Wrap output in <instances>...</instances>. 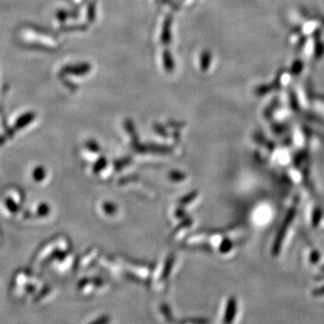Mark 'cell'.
<instances>
[{"instance_id":"cell-1","label":"cell","mask_w":324,"mask_h":324,"mask_svg":"<svg viewBox=\"0 0 324 324\" xmlns=\"http://www.w3.org/2000/svg\"><path fill=\"white\" fill-rule=\"evenodd\" d=\"M295 215H296V210L292 208L291 210H289V212L287 213L286 217L284 219L283 222L280 226L279 232L276 234V236H275V242L273 243V247H272V253H273V255L275 256V255L279 254L280 249L282 247V244H283L285 237H286L287 230L291 225V222H293Z\"/></svg>"},{"instance_id":"cell-2","label":"cell","mask_w":324,"mask_h":324,"mask_svg":"<svg viewBox=\"0 0 324 324\" xmlns=\"http://www.w3.org/2000/svg\"><path fill=\"white\" fill-rule=\"evenodd\" d=\"M46 170L45 168L41 166H38L33 169V178L35 182H41L45 178Z\"/></svg>"},{"instance_id":"cell-3","label":"cell","mask_w":324,"mask_h":324,"mask_svg":"<svg viewBox=\"0 0 324 324\" xmlns=\"http://www.w3.org/2000/svg\"><path fill=\"white\" fill-rule=\"evenodd\" d=\"M5 205L7 206V208L9 209V212L12 213H17L19 211V206L17 205V203L15 202L14 199L11 197H9L6 199L5 201Z\"/></svg>"},{"instance_id":"cell-4","label":"cell","mask_w":324,"mask_h":324,"mask_svg":"<svg viewBox=\"0 0 324 324\" xmlns=\"http://www.w3.org/2000/svg\"><path fill=\"white\" fill-rule=\"evenodd\" d=\"M33 120V116L31 115H25V116H23L21 117L20 119L17 121V124H16V127L17 129L19 128L25 127V125H27L28 123H30V122Z\"/></svg>"},{"instance_id":"cell-5","label":"cell","mask_w":324,"mask_h":324,"mask_svg":"<svg viewBox=\"0 0 324 324\" xmlns=\"http://www.w3.org/2000/svg\"><path fill=\"white\" fill-rule=\"evenodd\" d=\"M50 212L49 205L45 204V203H42L41 205L38 206L37 208V215L40 216V217H44L46 216Z\"/></svg>"},{"instance_id":"cell-6","label":"cell","mask_w":324,"mask_h":324,"mask_svg":"<svg viewBox=\"0 0 324 324\" xmlns=\"http://www.w3.org/2000/svg\"><path fill=\"white\" fill-rule=\"evenodd\" d=\"M34 290H35V288H34V286H33V285H27L25 287V291L29 292V293H33Z\"/></svg>"}]
</instances>
